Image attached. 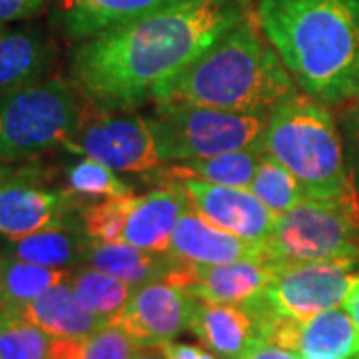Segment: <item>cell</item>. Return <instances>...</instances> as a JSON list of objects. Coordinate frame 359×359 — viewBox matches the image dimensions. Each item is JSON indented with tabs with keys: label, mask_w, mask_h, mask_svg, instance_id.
<instances>
[{
	"label": "cell",
	"mask_w": 359,
	"mask_h": 359,
	"mask_svg": "<svg viewBox=\"0 0 359 359\" xmlns=\"http://www.w3.org/2000/svg\"><path fill=\"white\" fill-rule=\"evenodd\" d=\"M264 156H266L264 144H257L252 148L224 152V154L200 158V160L172 162V164L160 168L154 174L160 184L182 182V180H198V182L218 184V186L250 188Z\"/></svg>",
	"instance_id": "21"
},
{
	"label": "cell",
	"mask_w": 359,
	"mask_h": 359,
	"mask_svg": "<svg viewBox=\"0 0 359 359\" xmlns=\"http://www.w3.org/2000/svg\"><path fill=\"white\" fill-rule=\"evenodd\" d=\"M82 100L60 78L0 96V162H16L62 146L78 128Z\"/></svg>",
	"instance_id": "7"
},
{
	"label": "cell",
	"mask_w": 359,
	"mask_h": 359,
	"mask_svg": "<svg viewBox=\"0 0 359 359\" xmlns=\"http://www.w3.org/2000/svg\"><path fill=\"white\" fill-rule=\"evenodd\" d=\"M162 351L166 359H219L214 351L208 347L194 346V344H184V341H168L162 344Z\"/></svg>",
	"instance_id": "33"
},
{
	"label": "cell",
	"mask_w": 359,
	"mask_h": 359,
	"mask_svg": "<svg viewBox=\"0 0 359 359\" xmlns=\"http://www.w3.org/2000/svg\"><path fill=\"white\" fill-rule=\"evenodd\" d=\"M250 190L273 216H282L309 198L299 180L269 154L264 156L262 164L257 166Z\"/></svg>",
	"instance_id": "27"
},
{
	"label": "cell",
	"mask_w": 359,
	"mask_h": 359,
	"mask_svg": "<svg viewBox=\"0 0 359 359\" xmlns=\"http://www.w3.org/2000/svg\"><path fill=\"white\" fill-rule=\"evenodd\" d=\"M132 359H166V355L160 346H140Z\"/></svg>",
	"instance_id": "36"
},
{
	"label": "cell",
	"mask_w": 359,
	"mask_h": 359,
	"mask_svg": "<svg viewBox=\"0 0 359 359\" xmlns=\"http://www.w3.org/2000/svg\"><path fill=\"white\" fill-rule=\"evenodd\" d=\"M50 62V42L40 32L0 26V96L40 82Z\"/></svg>",
	"instance_id": "22"
},
{
	"label": "cell",
	"mask_w": 359,
	"mask_h": 359,
	"mask_svg": "<svg viewBox=\"0 0 359 359\" xmlns=\"http://www.w3.org/2000/svg\"><path fill=\"white\" fill-rule=\"evenodd\" d=\"M146 120L164 164L200 160L264 144L268 126L266 114L170 102H156Z\"/></svg>",
	"instance_id": "6"
},
{
	"label": "cell",
	"mask_w": 359,
	"mask_h": 359,
	"mask_svg": "<svg viewBox=\"0 0 359 359\" xmlns=\"http://www.w3.org/2000/svg\"><path fill=\"white\" fill-rule=\"evenodd\" d=\"M25 170L0 184V236L6 240L50 228L70 219L80 198L66 190H48L26 180Z\"/></svg>",
	"instance_id": "13"
},
{
	"label": "cell",
	"mask_w": 359,
	"mask_h": 359,
	"mask_svg": "<svg viewBox=\"0 0 359 359\" xmlns=\"http://www.w3.org/2000/svg\"><path fill=\"white\" fill-rule=\"evenodd\" d=\"M355 262H311L273 266V280L254 299L268 316L308 320L321 311L341 308L359 273Z\"/></svg>",
	"instance_id": "9"
},
{
	"label": "cell",
	"mask_w": 359,
	"mask_h": 359,
	"mask_svg": "<svg viewBox=\"0 0 359 359\" xmlns=\"http://www.w3.org/2000/svg\"><path fill=\"white\" fill-rule=\"evenodd\" d=\"M194 297L184 287L160 280L132 290L122 311L108 321L136 346H162L190 327Z\"/></svg>",
	"instance_id": "10"
},
{
	"label": "cell",
	"mask_w": 359,
	"mask_h": 359,
	"mask_svg": "<svg viewBox=\"0 0 359 359\" xmlns=\"http://www.w3.org/2000/svg\"><path fill=\"white\" fill-rule=\"evenodd\" d=\"M219 359H240L262 339V325L252 304H210L194 297L190 327Z\"/></svg>",
	"instance_id": "16"
},
{
	"label": "cell",
	"mask_w": 359,
	"mask_h": 359,
	"mask_svg": "<svg viewBox=\"0 0 359 359\" xmlns=\"http://www.w3.org/2000/svg\"><path fill=\"white\" fill-rule=\"evenodd\" d=\"M168 254L188 266H218L236 259L264 262V252L259 245L250 244L210 224L192 204H188L180 216Z\"/></svg>",
	"instance_id": "15"
},
{
	"label": "cell",
	"mask_w": 359,
	"mask_h": 359,
	"mask_svg": "<svg viewBox=\"0 0 359 359\" xmlns=\"http://www.w3.org/2000/svg\"><path fill=\"white\" fill-rule=\"evenodd\" d=\"M72 273L74 271L68 268H46L6 254L2 271V304L4 308H22L50 292L52 287L70 282Z\"/></svg>",
	"instance_id": "24"
},
{
	"label": "cell",
	"mask_w": 359,
	"mask_h": 359,
	"mask_svg": "<svg viewBox=\"0 0 359 359\" xmlns=\"http://www.w3.org/2000/svg\"><path fill=\"white\" fill-rule=\"evenodd\" d=\"M244 18L233 0H184L78 44L70 84L94 108L130 112Z\"/></svg>",
	"instance_id": "1"
},
{
	"label": "cell",
	"mask_w": 359,
	"mask_h": 359,
	"mask_svg": "<svg viewBox=\"0 0 359 359\" xmlns=\"http://www.w3.org/2000/svg\"><path fill=\"white\" fill-rule=\"evenodd\" d=\"M48 0H0V26L28 20L46 8Z\"/></svg>",
	"instance_id": "32"
},
{
	"label": "cell",
	"mask_w": 359,
	"mask_h": 359,
	"mask_svg": "<svg viewBox=\"0 0 359 359\" xmlns=\"http://www.w3.org/2000/svg\"><path fill=\"white\" fill-rule=\"evenodd\" d=\"M262 252L269 266L359 264V190L335 200L308 198L278 216Z\"/></svg>",
	"instance_id": "5"
},
{
	"label": "cell",
	"mask_w": 359,
	"mask_h": 359,
	"mask_svg": "<svg viewBox=\"0 0 359 359\" xmlns=\"http://www.w3.org/2000/svg\"><path fill=\"white\" fill-rule=\"evenodd\" d=\"M136 349L138 346L120 327L106 323L86 337H52L48 359H132Z\"/></svg>",
	"instance_id": "26"
},
{
	"label": "cell",
	"mask_w": 359,
	"mask_h": 359,
	"mask_svg": "<svg viewBox=\"0 0 359 359\" xmlns=\"http://www.w3.org/2000/svg\"><path fill=\"white\" fill-rule=\"evenodd\" d=\"M339 126H341L349 176L359 190V96L347 102L346 110L341 112Z\"/></svg>",
	"instance_id": "31"
},
{
	"label": "cell",
	"mask_w": 359,
	"mask_h": 359,
	"mask_svg": "<svg viewBox=\"0 0 359 359\" xmlns=\"http://www.w3.org/2000/svg\"><path fill=\"white\" fill-rule=\"evenodd\" d=\"M62 148L70 154L94 158L124 174H152L166 166L158 154L146 116L134 110L116 112L82 102L78 128Z\"/></svg>",
	"instance_id": "8"
},
{
	"label": "cell",
	"mask_w": 359,
	"mask_h": 359,
	"mask_svg": "<svg viewBox=\"0 0 359 359\" xmlns=\"http://www.w3.org/2000/svg\"><path fill=\"white\" fill-rule=\"evenodd\" d=\"M190 200L176 184H160L152 192L138 196L130 212L124 242L156 254H168L172 233Z\"/></svg>",
	"instance_id": "18"
},
{
	"label": "cell",
	"mask_w": 359,
	"mask_h": 359,
	"mask_svg": "<svg viewBox=\"0 0 359 359\" xmlns=\"http://www.w3.org/2000/svg\"><path fill=\"white\" fill-rule=\"evenodd\" d=\"M82 266L106 271L122 282L138 287L144 283L168 280L180 262L170 254H156L136 245L118 242V244H104V242H88L84 252Z\"/></svg>",
	"instance_id": "20"
},
{
	"label": "cell",
	"mask_w": 359,
	"mask_h": 359,
	"mask_svg": "<svg viewBox=\"0 0 359 359\" xmlns=\"http://www.w3.org/2000/svg\"><path fill=\"white\" fill-rule=\"evenodd\" d=\"M256 309L262 339L273 346L294 351L297 355H332L337 359H351L359 353V332L344 308L321 311L308 320L276 318Z\"/></svg>",
	"instance_id": "11"
},
{
	"label": "cell",
	"mask_w": 359,
	"mask_h": 359,
	"mask_svg": "<svg viewBox=\"0 0 359 359\" xmlns=\"http://www.w3.org/2000/svg\"><path fill=\"white\" fill-rule=\"evenodd\" d=\"M164 184L180 186L188 196L190 204L210 224L230 231L250 244L264 248L276 226L278 216H273L250 188L218 186L198 180L164 182Z\"/></svg>",
	"instance_id": "12"
},
{
	"label": "cell",
	"mask_w": 359,
	"mask_h": 359,
	"mask_svg": "<svg viewBox=\"0 0 359 359\" xmlns=\"http://www.w3.org/2000/svg\"><path fill=\"white\" fill-rule=\"evenodd\" d=\"M240 359H299V355L294 351H287V349H282V347L259 339Z\"/></svg>",
	"instance_id": "34"
},
{
	"label": "cell",
	"mask_w": 359,
	"mask_h": 359,
	"mask_svg": "<svg viewBox=\"0 0 359 359\" xmlns=\"http://www.w3.org/2000/svg\"><path fill=\"white\" fill-rule=\"evenodd\" d=\"M256 22L297 88L325 106L359 96V0H257Z\"/></svg>",
	"instance_id": "2"
},
{
	"label": "cell",
	"mask_w": 359,
	"mask_h": 359,
	"mask_svg": "<svg viewBox=\"0 0 359 359\" xmlns=\"http://www.w3.org/2000/svg\"><path fill=\"white\" fill-rule=\"evenodd\" d=\"M264 148L313 200H335L358 190L334 114L302 90L269 112Z\"/></svg>",
	"instance_id": "4"
},
{
	"label": "cell",
	"mask_w": 359,
	"mask_h": 359,
	"mask_svg": "<svg viewBox=\"0 0 359 359\" xmlns=\"http://www.w3.org/2000/svg\"><path fill=\"white\" fill-rule=\"evenodd\" d=\"M233 2H236V4H238L240 8H244V6H250V4H252L254 0H233Z\"/></svg>",
	"instance_id": "40"
},
{
	"label": "cell",
	"mask_w": 359,
	"mask_h": 359,
	"mask_svg": "<svg viewBox=\"0 0 359 359\" xmlns=\"http://www.w3.org/2000/svg\"><path fill=\"white\" fill-rule=\"evenodd\" d=\"M22 170H16L11 166V162H0V184H4L6 180L14 178L16 174H20Z\"/></svg>",
	"instance_id": "37"
},
{
	"label": "cell",
	"mask_w": 359,
	"mask_h": 359,
	"mask_svg": "<svg viewBox=\"0 0 359 359\" xmlns=\"http://www.w3.org/2000/svg\"><path fill=\"white\" fill-rule=\"evenodd\" d=\"M88 242L82 226L76 228L66 219L62 224L28 233L25 238L8 240L6 254L46 268L70 269L84 262Z\"/></svg>",
	"instance_id": "23"
},
{
	"label": "cell",
	"mask_w": 359,
	"mask_h": 359,
	"mask_svg": "<svg viewBox=\"0 0 359 359\" xmlns=\"http://www.w3.org/2000/svg\"><path fill=\"white\" fill-rule=\"evenodd\" d=\"M66 188L80 200L120 198L134 194L118 172L88 156H80L78 162L66 168Z\"/></svg>",
	"instance_id": "29"
},
{
	"label": "cell",
	"mask_w": 359,
	"mask_h": 359,
	"mask_svg": "<svg viewBox=\"0 0 359 359\" xmlns=\"http://www.w3.org/2000/svg\"><path fill=\"white\" fill-rule=\"evenodd\" d=\"M273 280V266L262 259H236L218 266L180 264L166 282L210 304H250Z\"/></svg>",
	"instance_id": "14"
},
{
	"label": "cell",
	"mask_w": 359,
	"mask_h": 359,
	"mask_svg": "<svg viewBox=\"0 0 359 359\" xmlns=\"http://www.w3.org/2000/svg\"><path fill=\"white\" fill-rule=\"evenodd\" d=\"M138 196H120L104 198L100 202H92L80 210V226L92 242L118 244L124 242V230L130 212L136 204Z\"/></svg>",
	"instance_id": "30"
},
{
	"label": "cell",
	"mask_w": 359,
	"mask_h": 359,
	"mask_svg": "<svg viewBox=\"0 0 359 359\" xmlns=\"http://www.w3.org/2000/svg\"><path fill=\"white\" fill-rule=\"evenodd\" d=\"M184 0H56L54 22L70 39L86 40Z\"/></svg>",
	"instance_id": "17"
},
{
	"label": "cell",
	"mask_w": 359,
	"mask_h": 359,
	"mask_svg": "<svg viewBox=\"0 0 359 359\" xmlns=\"http://www.w3.org/2000/svg\"><path fill=\"white\" fill-rule=\"evenodd\" d=\"M2 271H4V256H0V309H4V304H2Z\"/></svg>",
	"instance_id": "38"
},
{
	"label": "cell",
	"mask_w": 359,
	"mask_h": 359,
	"mask_svg": "<svg viewBox=\"0 0 359 359\" xmlns=\"http://www.w3.org/2000/svg\"><path fill=\"white\" fill-rule=\"evenodd\" d=\"M16 311L50 337H62V339L86 337L108 323L104 318L84 308L70 282L52 287L50 292L42 294L34 302L26 304L22 308H16Z\"/></svg>",
	"instance_id": "19"
},
{
	"label": "cell",
	"mask_w": 359,
	"mask_h": 359,
	"mask_svg": "<svg viewBox=\"0 0 359 359\" xmlns=\"http://www.w3.org/2000/svg\"><path fill=\"white\" fill-rule=\"evenodd\" d=\"M50 344V335L16 309H0V359H48Z\"/></svg>",
	"instance_id": "28"
},
{
	"label": "cell",
	"mask_w": 359,
	"mask_h": 359,
	"mask_svg": "<svg viewBox=\"0 0 359 359\" xmlns=\"http://www.w3.org/2000/svg\"><path fill=\"white\" fill-rule=\"evenodd\" d=\"M358 359H359V353H358Z\"/></svg>",
	"instance_id": "41"
},
{
	"label": "cell",
	"mask_w": 359,
	"mask_h": 359,
	"mask_svg": "<svg viewBox=\"0 0 359 359\" xmlns=\"http://www.w3.org/2000/svg\"><path fill=\"white\" fill-rule=\"evenodd\" d=\"M70 285L76 297L92 313L106 321L116 318L126 306L132 294V285L114 276L90 266H80L70 278Z\"/></svg>",
	"instance_id": "25"
},
{
	"label": "cell",
	"mask_w": 359,
	"mask_h": 359,
	"mask_svg": "<svg viewBox=\"0 0 359 359\" xmlns=\"http://www.w3.org/2000/svg\"><path fill=\"white\" fill-rule=\"evenodd\" d=\"M299 359H337L332 355H299Z\"/></svg>",
	"instance_id": "39"
},
{
	"label": "cell",
	"mask_w": 359,
	"mask_h": 359,
	"mask_svg": "<svg viewBox=\"0 0 359 359\" xmlns=\"http://www.w3.org/2000/svg\"><path fill=\"white\" fill-rule=\"evenodd\" d=\"M341 308L346 309L347 316H349L351 321L355 323V327H358L359 332V276L358 280L353 282V285L349 287V292H347L346 295V302H344Z\"/></svg>",
	"instance_id": "35"
},
{
	"label": "cell",
	"mask_w": 359,
	"mask_h": 359,
	"mask_svg": "<svg viewBox=\"0 0 359 359\" xmlns=\"http://www.w3.org/2000/svg\"><path fill=\"white\" fill-rule=\"evenodd\" d=\"M299 92L257 22L242 18L194 62L164 82L152 102L196 104L266 114Z\"/></svg>",
	"instance_id": "3"
}]
</instances>
